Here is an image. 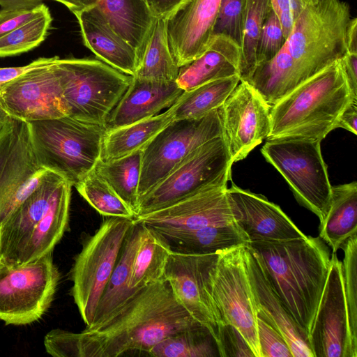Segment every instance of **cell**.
I'll return each instance as SVG.
<instances>
[{
  "label": "cell",
  "mask_w": 357,
  "mask_h": 357,
  "mask_svg": "<svg viewBox=\"0 0 357 357\" xmlns=\"http://www.w3.org/2000/svg\"><path fill=\"white\" fill-rule=\"evenodd\" d=\"M199 326L163 279L141 289L97 326L80 333L50 331L44 346L54 357H117L130 351L148 354L165 338Z\"/></svg>",
  "instance_id": "cell-1"
},
{
  "label": "cell",
  "mask_w": 357,
  "mask_h": 357,
  "mask_svg": "<svg viewBox=\"0 0 357 357\" xmlns=\"http://www.w3.org/2000/svg\"><path fill=\"white\" fill-rule=\"evenodd\" d=\"M351 20L350 6L344 1L308 3L295 20L279 52L257 65L246 82L272 106L343 57Z\"/></svg>",
  "instance_id": "cell-2"
},
{
  "label": "cell",
  "mask_w": 357,
  "mask_h": 357,
  "mask_svg": "<svg viewBox=\"0 0 357 357\" xmlns=\"http://www.w3.org/2000/svg\"><path fill=\"white\" fill-rule=\"evenodd\" d=\"M257 256L275 293L294 319L309 333L329 271L331 255L320 237L257 241Z\"/></svg>",
  "instance_id": "cell-3"
},
{
  "label": "cell",
  "mask_w": 357,
  "mask_h": 357,
  "mask_svg": "<svg viewBox=\"0 0 357 357\" xmlns=\"http://www.w3.org/2000/svg\"><path fill=\"white\" fill-rule=\"evenodd\" d=\"M354 100L339 60L271 106L266 139L321 141L337 128L341 114Z\"/></svg>",
  "instance_id": "cell-4"
},
{
  "label": "cell",
  "mask_w": 357,
  "mask_h": 357,
  "mask_svg": "<svg viewBox=\"0 0 357 357\" xmlns=\"http://www.w3.org/2000/svg\"><path fill=\"white\" fill-rule=\"evenodd\" d=\"M36 156L43 167L73 186L91 172L100 158L107 128L68 116L28 123Z\"/></svg>",
  "instance_id": "cell-5"
},
{
  "label": "cell",
  "mask_w": 357,
  "mask_h": 357,
  "mask_svg": "<svg viewBox=\"0 0 357 357\" xmlns=\"http://www.w3.org/2000/svg\"><path fill=\"white\" fill-rule=\"evenodd\" d=\"M56 64L66 116L106 126L132 76L97 59L59 58Z\"/></svg>",
  "instance_id": "cell-6"
},
{
  "label": "cell",
  "mask_w": 357,
  "mask_h": 357,
  "mask_svg": "<svg viewBox=\"0 0 357 357\" xmlns=\"http://www.w3.org/2000/svg\"><path fill=\"white\" fill-rule=\"evenodd\" d=\"M132 218L106 217L86 237L70 271V294L80 316L89 326L119 258Z\"/></svg>",
  "instance_id": "cell-7"
},
{
  "label": "cell",
  "mask_w": 357,
  "mask_h": 357,
  "mask_svg": "<svg viewBox=\"0 0 357 357\" xmlns=\"http://www.w3.org/2000/svg\"><path fill=\"white\" fill-rule=\"evenodd\" d=\"M318 139H267L261 152L284 177L297 201L321 222L332 198V185Z\"/></svg>",
  "instance_id": "cell-8"
},
{
  "label": "cell",
  "mask_w": 357,
  "mask_h": 357,
  "mask_svg": "<svg viewBox=\"0 0 357 357\" xmlns=\"http://www.w3.org/2000/svg\"><path fill=\"white\" fill-rule=\"evenodd\" d=\"M245 245L218 253L204 280L222 324L235 326L255 357H261L257 337V313L245 262Z\"/></svg>",
  "instance_id": "cell-9"
},
{
  "label": "cell",
  "mask_w": 357,
  "mask_h": 357,
  "mask_svg": "<svg viewBox=\"0 0 357 357\" xmlns=\"http://www.w3.org/2000/svg\"><path fill=\"white\" fill-rule=\"evenodd\" d=\"M232 164L222 136L208 142L139 199L135 216L165 208L206 188L227 185Z\"/></svg>",
  "instance_id": "cell-10"
},
{
  "label": "cell",
  "mask_w": 357,
  "mask_h": 357,
  "mask_svg": "<svg viewBox=\"0 0 357 357\" xmlns=\"http://www.w3.org/2000/svg\"><path fill=\"white\" fill-rule=\"evenodd\" d=\"M60 279L52 252L24 264L0 261V320L26 325L40 319L50 307Z\"/></svg>",
  "instance_id": "cell-11"
},
{
  "label": "cell",
  "mask_w": 357,
  "mask_h": 357,
  "mask_svg": "<svg viewBox=\"0 0 357 357\" xmlns=\"http://www.w3.org/2000/svg\"><path fill=\"white\" fill-rule=\"evenodd\" d=\"M219 108L199 119L174 120L143 149L138 200L192 152L222 136Z\"/></svg>",
  "instance_id": "cell-12"
},
{
  "label": "cell",
  "mask_w": 357,
  "mask_h": 357,
  "mask_svg": "<svg viewBox=\"0 0 357 357\" xmlns=\"http://www.w3.org/2000/svg\"><path fill=\"white\" fill-rule=\"evenodd\" d=\"M46 171L36 156L28 123L10 117L0 130V226Z\"/></svg>",
  "instance_id": "cell-13"
},
{
  "label": "cell",
  "mask_w": 357,
  "mask_h": 357,
  "mask_svg": "<svg viewBox=\"0 0 357 357\" xmlns=\"http://www.w3.org/2000/svg\"><path fill=\"white\" fill-rule=\"evenodd\" d=\"M314 357H357L344 292L342 261L332 253L327 279L308 333Z\"/></svg>",
  "instance_id": "cell-14"
},
{
  "label": "cell",
  "mask_w": 357,
  "mask_h": 357,
  "mask_svg": "<svg viewBox=\"0 0 357 357\" xmlns=\"http://www.w3.org/2000/svg\"><path fill=\"white\" fill-rule=\"evenodd\" d=\"M271 106L248 82L240 81L219 108L222 138L232 162L245 158L270 132Z\"/></svg>",
  "instance_id": "cell-15"
},
{
  "label": "cell",
  "mask_w": 357,
  "mask_h": 357,
  "mask_svg": "<svg viewBox=\"0 0 357 357\" xmlns=\"http://www.w3.org/2000/svg\"><path fill=\"white\" fill-rule=\"evenodd\" d=\"M58 59L25 73L0 89V107L9 116L29 123L66 116Z\"/></svg>",
  "instance_id": "cell-16"
},
{
  "label": "cell",
  "mask_w": 357,
  "mask_h": 357,
  "mask_svg": "<svg viewBox=\"0 0 357 357\" xmlns=\"http://www.w3.org/2000/svg\"><path fill=\"white\" fill-rule=\"evenodd\" d=\"M218 253L198 255L172 250L164 273V279L179 304L209 331L215 341L218 327L222 324L206 291L204 280Z\"/></svg>",
  "instance_id": "cell-17"
},
{
  "label": "cell",
  "mask_w": 357,
  "mask_h": 357,
  "mask_svg": "<svg viewBox=\"0 0 357 357\" xmlns=\"http://www.w3.org/2000/svg\"><path fill=\"white\" fill-rule=\"evenodd\" d=\"M156 231L193 229L236 223L227 185L201 190L165 208L135 216Z\"/></svg>",
  "instance_id": "cell-18"
},
{
  "label": "cell",
  "mask_w": 357,
  "mask_h": 357,
  "mask_svg": "<svg viewBox=\"0 0 357 357\" xmlns=\"http://www.w3.org/2000/svg\"><path fill=\"white\" fill-rule=\"evenodd\" d=\"M227 195L236 223L250 242L281 241L305 238L304 234L279 206L264 195L232 183Z\"/></svg>",
  "instance_id": "cell-19"
},
{
  "label": "cell",
  "mask_w": 357,
  "mask_h": 357,
  "mask_svg": "<svg viewBox=\"0 0 357 357\" xmlns=\"http://www.w3.org/2000/svg\"><path fill=\"white\" fill-rule=\"evenodd\" d=\"M221 0H187L167 19L171 54L181 67L200 56L213 38Z\"/></svg>",
  "instance_id": "cell-20"
},
{
  "label": "cell",
  "mask_w": 357,
  "mask_h": 357,
  "mask_svg": "<svg viewBox=\"0 0 357 357\" xmlns=\"http://www.w3.org/2000/svg\"><path fill=\"white\" fill-rule=\"evenodd\" d=\"M68 181L47 170L35 190L1 225L0 261L14 265L32 231Z\"/></svg>",
  "instance_id": "cell-21"
},
{
  "label": "cell",
  "mask_w": 357,
  "mask_h": 357,
  "mask_svg": "<svg viewBox=\"0 0 357 357\" xmlns=\"http://www.w3.org/2000/svg\"><path fill=\"white\" fill-rule=\"evenodd\" d=\"M245 262L257 316L279 331L293 357H314L308 333L291 317L275 293L257 256L247 247Z\"/></svg>",
  "instance_id": "cell-22"
},
{
  "label": "cell",
  "mask_w": 357,
  "mask_h": 357,
  "mask_svg": "<svg viewBox=\"0 0 357 357\" xmlns=\"http://www.w3.org/2000/svg\"><path fill=\"white\" fill-rule=\"evenodd\" d=\"M74 15L84 45L104 63L134 76L139 63L136 50L114 30L98 6Z\"/></svg>",
  "instance_id": "cell-23"
},
{
  "label": "cell",
  "mask_w": 357,
  "mask_h": 357,
  "mask_svg": "<svg viewBox=\"0 0 357 357\" xmlns=\"http://www.w3.org/2000/svg\"><path fill=\"white\" fill-rule=\"evenodd\" d=\"M183 91L176 81L151 82L132 76L126 91L110 113L106 126L116 128L151 118L171 107Z\"/></svg>",
  "instance_id": "cell-24"
},
{
  "label": "cell",
  "mask_w": 357,
  "mask_h": 357,
  "mask_svg": "<svg viewBox=\"0 0 357 357\" xmlns=\"http://www.w3.org/2000/svg\"><path fill=\"white\" fill-rule=\"evenodd\" d=\"M239 45L226 36H213L200 56L179 67L176 82L188 91L214 80L239 75Z\"/></svg>",
  "instance_id": "cell-25"
},
{
  "label": "cell",
  "mask_w": 357,
  "mask_h": 357,
  "mask_svg": "<svg viewBox=\"0 0 357 357\" xmlns=\"http://www.w3.org/2000/svg\"><path fill=\"white\" fill-rule=\"evenodd\" d=\"M142 230L143 224L133 220L97 306L93 320L91 324L86 327H93L102 322L142 289H132L129 284L133 259Z\"/></svg>",
  "instance_id": "cell-26"
},
{
  "label": "cell",
  "mask_w": 357,
  "mask_h": 357,
  "mask_svg": "<svg viewBox=\"0 0 357 357\" xmlns=\"http://www.w3.org/2000/svg\"><path fill=\"white\" fill-rule=\"evenodd\" d=\"M72 187L68 181L64 184L13 266L26 264L52 252L68 228Z\"/></svg>",
  "instance_id": "cell-27"
},
{
  "label": "cell",
  "mask_w": 357,
  "mask_h": 357,
  "mask_svg": "<svg viewBox=\"0 0 357 357\" xmlns=\"http://www.w3.org/2000/svg\"><path fill=\"white\" fill-rule=\"evenodd\" d=\"M96 6L114 30L136 50L140 61L155 20L146 0H97Z\"/></svg>",
  "instance_id": "cell-28"
},
{
  "label": "cell",
  "mask_w": 357,
  "mask_h": 357,
  "mask_svg": "<svg viewBox=\"0 0 357 357\" xmlns=\"http://www.w3.org/2000/svg\"><path fill=\"white\" fill-rule=\"evenodd\" d=\"M158 231L167 239L171 245H174L175 248L172 250L191 254H215L239 245H248L250 243L236 223Z\"/></svg>",
  "instance_id": "cell-29"
},
{
  "label": "cell",
  "mask_w": 357,
  "mask_h": 357,
  "mask_svg": "<svg viewBox=\"0 0 357 357\" xmlns=\"http://www.w3.org/2000/svg\"><path fill=\"white\" fill-rule=\"evenodd\" d=\"M174 121L172 107L156 114L127 126L107 128L102 141L100 159L111 162L143 149L162 130Z\"/></svg>",
  "instance_id": "cell-30"
},
{
  "label": "cell",
  "mask_w": 357,
  "mask_h": 357,
  "mask_svg": "<svg viewBox=\"0 0 357 357\" xmlns=\"http://www.w3.org/2000/svg\"><path fill=\"white\" fill-rule=\"evenodd\" d=\"M319 229V237L331 248L333 253L357 234L356 181L332 186L331 204Z\"/></svg>",
  "instance_id": "cell-31"
},
{
  "label": "cell",
  "mask_w": 357,
  "mask_h": 357,
  "mask_svg": "<svg viewBox=\"0 0 357 357\" xmlns=\"http://www.w3.org/2000/svg\"><path fill=\"white\" fill-rule=\"evenodd\" d=\"M172 251V246L164 236L143 224L132 266L130 287L141 289L163 280Z\"/></svg>",
  "instance_id": "cell-32"
},
{
  "label": "cell",
  "mask_w": 357,
  "mask_h": 357,
  "mask_svg": "<svg viewBox=\"0 0 357 357\" xmlns=\"http://www.w3.org/2000/svg\"><path fill=\"white\" fill-rule=\"evenodd\" d=\"M178 70L169 47L166 19H155L133 77L151 82H175Z\"/></svg>",
  "instance_id": "cell-33"
},
{
  "label": "cell",
  "mask_w": 357,
  "mask_h": 357,
  "mask_svg": "<svg viewBox=\"0 0 357 357\" xmlns=\"http://www.w3.org/2000/svg\"><path fill=\"white\" fill-rule=\"evenodd\" d=\"M239 82V75H234L183 91L171 106L174 120L199 119L218 109Z\"/></svg>",
  "instance_id": "cell-34"
},
{
  "label": "cell",
  "mask_w": 357,
  "mask_h": 357,
  "mask_svg": "<svg viewBox=\"0 0 357 357\" xmlns=\"http://www.w3.org/2000/svg\"><path fill=\"white\" fill-rule=\"evenodd\" d=\"M142 150L111 162L99 159L93 168L94 172L107 183L135 215L138 204Z\"/></svg>",
  "instance_id": "cell-35"
},
{
  "label": "cell",
  "mask_w": 357,
  "mask_h": 357,
  "mask_svg": "<svg viewBox=\"0 0 357 357\" xmlns=\"http://www.w3.org/2000/svg\"><path fill=\"white\" fill-rule=\"evenodd\" d=\"M153 357H212L219 356L209 331L199 326L170 335L147 354Z\"/></svg>",
  "instance_id": "cell-36"
},
{
  "label": "cell",
  "mask_w": 357,
  "mask_h": 357,
  "mask_svg": "<svg viewBox=\"0 0 357 357\" xmlns=\"http://www.w3.org/2000/svg\"><path fill=\"white\" fill-rule=\"evenodd\" d=\"M270 0H246L240 45V81H248L257 66V49Z\"/></svg>",
  "instance_id": "cell-37"
},
{
  "label": "cell",
  "mask_w": 357,
  "mask_h": 357,
  "mask_svg": "<svg viewBox=\"0 0 357 357\" xmlns=\"http://www.w3.org/2000/svg\"><path fill=\"white\" fill-rule=\"evenodd\" d=\"M79 195L101 215L134 218L132 210L93 169L75 186Z\"/></svg>",
  "instance_id": "cell-38"
},
{
  "label": "cell",
  "mask_w": 357,
  "mask_h": 357,
  "mask_svg": "<svg viewBox=\"0 0 357 357\" xmlns=\"http://www.w3.org/2000/svg\"><path fill=\"white\" fill-rule=\"evenodd\" d=\"M52 18L46 6L38 16L0 37V57L13 56L29 52L43 43Z\"/></svg>",
  "instance_id": "cell-39"
},
{
  "label": "cell",
  "mask_w": 357,
  "mask_h": 357,
  "mask_svg": "<svg viewBox=\"0 0 357 357\" xmlns=\"http://www.w3.org/2000/svg\"><path fill=\"white\" fill-rule=\"evenodd\" d=\"M344 259L342 273L349 325L354 343L357 345V234L342 245Z\"/></svg>",
  "instance_id": "cell-40"
},
{
  "label": "cell",
  "mask_w": 357,
  "mask_h": 357,
  "mask_svg": "<svg viewBox=\"0 0 357 357\" xmlns=\"http://www.w3.org/2000/svg\"><path fill=\"white\" fill-rule=\"evenodd\" d=\"M246 0H221L213 36L224 35L241 45Z\"/></svg>",
  "instance_id": "cell-41"
},
{
  "label": "cell",
  "mask_w": 357,
  "mask_h": 357,
  "mask_svg": "<svg viewBox=\"0 0 357 357\" xmlns=\"http://www.w3.org/2000/svg\"><path fill=\"white\" fill-rule=\"evenodd\" d=\"M285 40L281 23L271 8L264 23L259 40L257 66L272 59L281 50Z\"/></svg>",
  "instance_id": "cell-42"
},
{
  "label": "cell",
  "mask_w": 357,
  "mask_h": 357,
  "mask_svg": "<svg viewBox=\"0 0 357 357\" xmlns=\"http://www.w3.org/2000/svg\"><path fill=\"white\" fill-rule=\"evenodd\" d=\"M257 337L261 357H293L282 334L258 316Z\"/></svg>",
  "instance_id": "cell-43"
},
{
  "label": "cell",
  "mask_w": 357,
  "mask_h": 357,
  "mask_svg": "<svg viewBox=\"0 0 357 357\" xmlns=\"http://www.w3.org/2000/svg\"><path fill=\"white\" fill-rule=\"evenodd\" d=\"M215 342L219 356L255 357L241 333L233 325L221 324Z\"/></svg>",
  "instance_id": "cell-44"
},
{
  "label": "cell",
  "mask_w": 357,
  "mask_h": 357,
  "mask_svg": "<svg viewBox=\"0 0 357 357\" xmlns=\"http://www.w3.org/2000/svg\"><path fill=\"white\" fill-rule=\"evenodd\" d=\"M41 3L36 6L1 8L0 10V37L20 27L38 16L45 8Z\"/></svg>",
  "instance_id": "cell-45"
},
{
  "label": "cell",
  "mask_w": 357,
  "mask_h": 357,
  "mask_svg": "<svg viewBox=\"0 0 357 357\" xmlns=\"http://www.w3.org/2000/svg\"><path fill=\"white\" fill-rule=\"evenodd\" d=\"M270 2L281 23L286 38L298 15L306 5L310 3L307 0H270Z\"/></svg>",
  "instance_id": "cell-46"
},
{
  "label": "cell",
  "mask_w": 357,
  "mask_h": 357,
  "mask_svg": "<svg viewBox=\"0 0 357 357\" xmlns=\"http://www.w3.org/2000/svg\"><path fill=\"white\" fill-rule=\"evenodd\" d=\"M58 58L59 56H56L53 57H40L25 66L0 68V89L25 73L32 69L52 63Z\"/></svg>",
  "instance_id": "cell-47"
},
{
  "label": "cell",
  "mask_w": 357,
  "mask_h": 357,
  "mask_svg": "<svg viewBox=\"0 0 357 357\" xmlns=\"http://www.w3.org/2000/svg\"><path fill=\"white\" fill-rule=\"evenodd\" d=\"M187 0H146L155 19H167Z\"/></svg>",
  "instance_id": "cell-48"
},
{
  "label": "cell",
  "mask_w": 357,
  "mask_h": 357,
  "mask_svg": "<svg viewBox=\"0 0 357 357\" xmlns=\"http://www.w3.org/2000/svg\"><path fill=\"white\" fill-rule=\"evenodd\" d=\"M340 61L351 91L357 98V53L347 52Z\"/></svg>",
  "instance_id": "cell-49"
},
{
  "label": "cell",
  "mask_w": 357,
  "mask_h": 357,
  "mask_svg": "<svg viewBox=\"0 0 357 357\" xmlns=\"http://www.w3.org/2000/svg\"><path fill=\"white\" fill-rule=\"evenodd\" d=\"M357 100H353L341 114L337 125V128H342L357 134Z\"/></svg>",
  "instance_id": "cell-50"
},
{
  "label": "cell",
  "mask_w": 357,
  "mask_h": 357,
  "mask_svg": "<svg viewBox=\"0 0 357 357\" xmlns=\"http://www.w3.org/2000/svg\"><path fill=\"white\" fill-rule=\"evenodd\" d=\"M66 6L73 14L96 5L97 0H53Z\"/></svg>",
  "instance_id": "cell-51"
},
{
  "label": "cell",
  "mask_w": 357,
  "mask_h": 357,
  "mask_svg": "<svg viewBox=\"0 0 357 357\" xmlns=\"http://www.w3.org/2000/svg\"><path fill=\"white\" fill-rule=\"evenodd\" d=\"M43 0H0L1 8H24L36 6Z\"/></svg>",
  "instance_id": "cell-52"
},
{
  "label": "cell",
  "mask_w": 357,
  "mask_h": 357,
  "mask_svg": "<svg viewBox=\"0 0 357 357\" xmlns=\"http://www.w3.org/2000/svg\"><path fill=\"white\" fill-rule=\"evenodd\" d=\"M10 118V116L0 107V130L4 127Z\"/></svg>",
  "instance_id": "cell-53"
},
{
  "label": "cell",
  "mask_w": 357,
  "mask_h": 357,
  "mask_svg": "<svg viewBox=\"0 0 357 357\" xmlns=\"http://www.w3.org/2000/svg\"><path fill=\"white\" fill-rule=\"evenodd\" d=\"M307 1L308 2H310V3H315V2H317V1H319V0H307Z\"/></svg>",
  "instance_id": "cell-54"
},
{
  "label": "cell",
  "mask_w": 357,
  "mask_h": 357,
  "mask_svg": "<svg viewBox=\"0 0 357 357\" xmlns=\"http://www.w3.org/2000/svg\"><path fill=\"white\" fill-rule=\"evenodd\" d=\"M0 238H1V227H0Z\"/></svg>",
  "instance_id": "cell-55"
}]
</instances>
